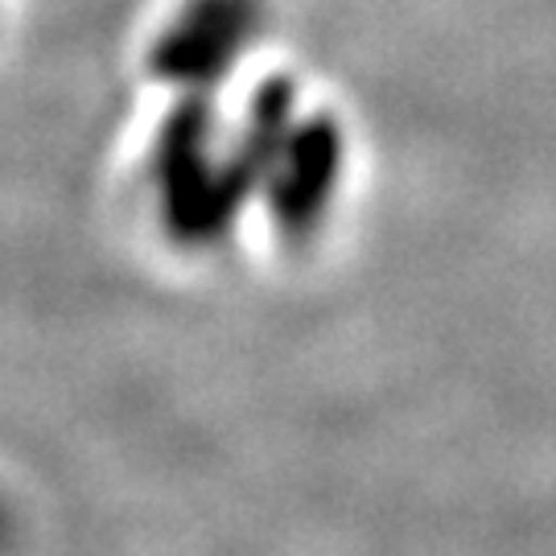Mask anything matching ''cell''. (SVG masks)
I'll return each mask as SVG.
<instances>
[{
    "instance_id": "cell-1",
    "label": "cell",
    "mask_w": 556,
    "mask_h": 556,
    "mask_svg": "<svg viewBox=\"0 0 556 556\" xmlns=\"http://www.w3.org/2000/svg\"><path fill=\"white\" fill-rule=\"evenodd\" d=\"M346 181V128L330 112H298L260 169L256 202L280 239L305 243L321 231Z\"/></svg>"
},
{
    "instance_id": "cell-2",
    "label": "cell",
    "mask_w": 556,
    "mask_h": 556,
    "mask_svg": "<svg viewBox=\"0 0 556 556\" xmlns=\"http://www.w3.org/2000/svg\"><path fill=\"white\" fill-rule=\"evenodd\" d=\"M264 29V0H181L149 46L153 79L178 96H215Z\"/></svg>"
},
{
    "instance_id": "cell-3",
    "label": "cell",
    "mask_w": 556,
    "mask_h": 556,
    "mask_svg": "<svg viewBox=\"0 0 556 556\" xmlns=\"http://www.w3.org/2000/svg\"><path fill=\"white\" fill-rule=\"evenodd\" d=\"M9 544H13V516H9V507L0 498V548H9Z\"/></svg>"
}]
</instances>
